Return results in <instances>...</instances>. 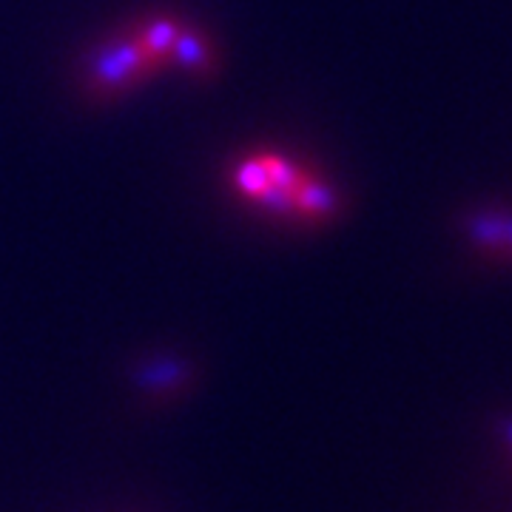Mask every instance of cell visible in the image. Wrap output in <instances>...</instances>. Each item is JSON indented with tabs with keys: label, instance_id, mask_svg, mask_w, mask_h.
Instances as JSON below:
<instances>
[{
	"label": "cell",
	"instance_id": "obj_3",
	"mask_svg": "<svg viewBox=\"0 0 512 512\" xmlns=\"http://www.w3.org/2000/svg\"><path fill=\"white\" fill-rule=\"evenodd\" d=\"M458 237L478 262L490 268H512V200L467 205L458 220Z\"/></svg>",
	"mask_w": 512,
	"mask_h": 512
},
{
	"label": "cell",
	"instance_id": "obj_2",
	"mask_svg": "<svg viewBox=\"0 0 512 512\" xmlns=\"http://www.w3.org/2000/svg\"><path fill=\"white\" fill-rule=\"evenodd\" d=\"M154 74H160L154 57L143 49L131 29H123L120 35L109 37L89 60L86 89L100 97H111L143 86Z\"/></svg>",
	"mask_w": 512,
	"mask_h": 512
},
{
	"label": "cell",
	"instance_id": "obj_1",
	"mask_svg": "<svg viewBox=\"0 0 512 512\" xmlns=\"http://www.w3.org/2000/svg\"><path fill=\"white\" fill-rule=\"evenodd\" d=\"M228 185L239 202L296 228H325L345 208L339 185L325 171L268 148L234 160Z\"/></svg>",
	"mask_w": 512,
	"mask_h": 512
},
{
	"label": "cell",
	"instance_id": "obj_4",
	"mask_svg": "<svg viewBox=\"0 0 512 512\" xmlns=\"http://www.w3.org/2000/svg\"><path fill=\"white\" fill-rule=\"evenodd\" d=\"M493 441L498 456H501V461L507 464V470L512 473V413H507V416H501V419L495 421Z\"/></svg>",
	"mask_w": 512,
	"mask_h": 512
}]
</instances>
